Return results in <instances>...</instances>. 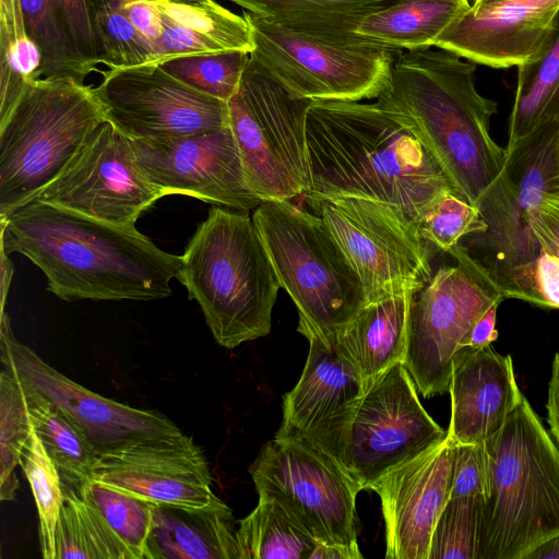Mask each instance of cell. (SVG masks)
<instances>
[{
    "mask_svg": "<svg viewBox=\"0 0 559 559\" xmlns=\"http://www.w3.org/2000/svg\"><path fill=\"white\" fill-rule=\"evenodd\" d=\"M448 437L455 443L484 444L503 428L523 393L512 358L492 349L462 347L452 362Z\"/></svg>",
    "mask_w": 559,
    "mask_h": 559,
    "instance_id": "cell-22",
    "label": "cell"
},
{
    "mask_svg": "<svg viewBox=\"0 0 559 559\" xmlns=\"http://www.w3.org/2000/svg\"><path fill=\"white\" fill-rule=\"evenodd\" d=\"M104 121L91 85L70 78L28 81L0 123V219L56 180Z\"/></svg>",
    "mask_w": 559,
    "mask_h": 559,
    "instance_id": "cell-6",
    "label": "cell"
},
{
    "mask_svg": "<svg viewBox=\"0 0 559 559\" xmlns=\"http://www.w3.org/2000/svg\"><path fill=\"white\" fill-rule=\"evenodd\" d=\"M448 253L457 264L440 267L414 294L411 308L404 365L425 397L449 391L455 354L480 317L504 299L463 246Z\"/></svg>",
    "mask_w": 559,
    "mask_h": 559,
    "instance_id": "cell-10",
    "label": "cell"
},
{
    "mask_svg": "<svg viewBox=\"0 0 559 559\" xmlns=\"http://www.w3.org/2000/svg\"><path fill=\"white\" fill-rule=\"evenodd\" d=\"M259 499H270L317 542L358 547L360 486L330 455L296 437L266 442L249 467Z\"/></svg>",
    "mask_w": 559,
    "mask_h": 559,
    "instance_id": "cell-11",
    "label": "cell"
},
{
    "mask_svg": "<svg viewBox=\"0 0 559 559\" xmlns=\"http://www.w3.org/2000/svg\"><path fill=\"white\" fill-rule=\"evenodd\" d=\"M546 409L550 433L559 445V352L552 360Z\"/></svg>",
    "mask_w": 559,
    "mask_h": 559,
    "instance_id": "cell-47",
    "label": "cell"
},
{
    "mask_svg": "<svg viewBox=\"0 0 559 559\" xmlns=\"http://www.w3.org/2000/svg\"><path fill=\"white\" fill-rule=\"evenodd\" d=\"M558 11L559 0L471 5L435 47L476 64L496 69L518 67L538 50Z\"/></svg>",
    "mask_w": 559,
    "mask_h": 559,
    "instance_id": "cell-21",
    "label": "cell"
},
{
    "mask_svg": "<svg viewBox=\"0 0 559 559\" xmlns=\"http://www.w3.org/2000/svg\"><path fill=\"white\" fill-rule=\"evenodd\" d=\"M239 559H310L317 540L273 500L259 499L236 532Z\"/></svg>",
    "mask_w": 559,
    "mask_h": 559,
    "instance_id": "cell-32",
    "label": "cell"
},
{
    "mask_svg": "<svg viewBox=\"0 0 559 559\" xmlns=\"http://www.w3.org/2000/svg\"><path fill=\"white\" fill-rule=\"evenodd\" d=\"M0 247L38 266L47 289L66 301L163 299L180 273V255L136 228L102 222L32 200L0 219Z\"/></svg>",
    "mask_w": 559,
    "mask_h": 559,
    "instance_id": "cell-3",
    "label": "cell"
},
{
    "mask_svg": "<svg viewBox=\"0 0 559 559\" xmlns=\"http://www.w3.org/2000/svg\"><path fill=\"white\" fill-rule=\"evenodd\" d=\"M417 229L425 241L449 252L467 235L487 231L488 225L476 206L447 190L429 205Z\"/></svg>",
    "mask_w": 559,
    "mask_h": 559,
    "instance_id": "cell-40",
    "label": "cell"
},
{
    "mask_svg": "<svg viewBox=\"0 0 559 559\" xmlns=\"http://www.w3.org/2000/svg\"><path fill=\"white\" fill-rule=\"evenodd\" d=\"M415 293L365 304L337 332L334 347L355 368L365 390L386 369L404 362Z\"/></svg>",
    "mask_w": 559,
    "mask_h": 559,
    "instance_id": "cell-26",
    "label": "cell"
},
{
    "mask_svg": "<svg viewBox=\"0 0 559 559\" xmlns=\"http://www.w3.org/2000/svg\"><path fill=\"white\" fill-rule=\"evenodd\" d=\"M555 119H559V11L538 50L518 66L508 144Z\"/></svg>",
    "mask_w": 559,
    "mask_h": 559,
    "instance_id": "cell-30",
    "label": "cell"
},
{
    "mask_svg": "<svg viewBox=\"0 0 559 559\" xmlns=\"http://www.w3.org/2000/svg\"><path fill=\"white\" fill-rule=\"evenodd\" d=\"M1 257V311L4 310L7 296L13 277L14 265L9 254L0 247Z\"/></svg>",
    "mask_w": 559,
    "mask_h": 559,
    "instance_id": "cell-49",
    "label": "cell"
},
{
    "mask_svg": "<svg viewBox=\"0 0 559 559\" xmlns=\"http://www.w3.org/2000/svg\"><path fill=\"white\" fill-rule=\"evenodd\" d=\"M306 142L305 200H374L418 228L429 205L455 190L417 130L376 102H312Z\"/></svg>",
    "mask_w": 559,
    "mask_h": 559,
    "instance_id": "cell-2",
    "label": "cell"
},
{
    "mask_svg": "<svg viewBox=\"0 0 559 559\" xmlns=\"http://www.w3.org/2000/svg\"><path fill=\"white\" fill-rule=\"evenodd\" d=\"M123 9L130 23L151 48L153 56L163 33L160 13L152 0H129Z\"/></svg>",
    "mask_w": 559,
    "mask_h": 559,
    "instance_id": "cell-43",
    "label": "cell"
},
{
    "mask_svg": "<svg viewBox=\"0 0 559 559\" xmlns=\"http://www.w3.org/2000/svg\"><path fill=\"white\" fill-rule=\"evenodd\" d=\"M27 36L41 62L37 79L70 78L84 83L102 64L85 0H21Z\"/></svg>",
    "mask_w": 559,
    "mask_h": 559,
    "instance_id": "cell-23",
    "label": "cell"
},
{
    "mask_svg": "<svg viewBox=\"0 0 559 559\" xmlns=\"http://www.w3.org/2000/svg\"><path fill=\"white\" fill-rule=\"evenodd\" d=\"M160 13L163 33L147 64L229 51L254 49L247 19L215 0H152Z\"/></svg>",
    "mask_w": 559,
    "mask_h": 559,
    "instance_id": "cell-24",
    "label": "cell"
},
{
    "mask_svg": "<svg viewBox=\"0 0 559 559\" xmlns=\"http://www.w3.org/2000/svg\"><path fill=\"white\" fill-rule=\"evenodd\" d=\"M506 1H509V0H474V2L472 3V7H474V8H485V7L498 4V3H501V2H506Z\"/></svg>",
    "mask_w": 559,
    "mask_h": 559,
    "instance_id": "cell-51",
    "label": "cell"
},
{
    "mask_svg": "<svg viewBox=\"0 0 559 559\" xmlns=\"http://www.w3.org/2000/svg\"><path fill=\"white\" fill-rule=\"evenodd\" d=\"M163 197L139 165L131 139L104 121L34 200L135 229L140 215Z\"/></svg>",
    "mask_w": 559,
    "mask_h": 559,
    "instance_id": "cell-14",
    "label": "cell"
},
{
    "mask_svg": "<svg viewBox=\"0 0 559 559\" xmlns=\"http://www.w3.org/2000/svg\"><path fill=\"white\" fill-rule=\"evenodd\" d=\"M250 53L229 51L179 57L159 64L192 88L228 102L239 90Z\"/></svg>",
    "mask_w": 559,
    "mask_h": 559,
    "instance_id": "cell-38",
    "label": "cell"
},
{
    "mask_svg": "<svg viewBox=\"0 0 559 559\" xmlns=\"http://www.w3.org/2000/svg\"><path fill=\"white\" fill-rule=\"evenodd\" d=\"M20 466L31 485L37 507L41 557L56 559V527L63 502L62 483L33 425Z\"/></svg>",
    "mask_w": 559,
    "mask_h": 559,
    "instance_id": "cell-36",
    "label": "cell"
},
{
    "mask_svg": "<svg viewBox=\"0 0 559 559\" xmlns=\"http://www.w3.org/2000/svg\"><path fill=\"white\" fill-rule=\"evenodd\" d=\"M453 464L454 442L447 435L368 487L381 500L385 558L428 559L435 526L451 496Z\"/></svg>",
    "mask_w": 559,
    "mask_h": 559,
    "instance_id": "cell-19",
    "label": "cell"
},
{
    "mask_svg": "<svg viewBox=\"0 0 559 559\" xmlns=\"http://www.w3.org/2000/svg\"><path fill=\"white\" fill-rule=\"evenodd\" d=\"M56 527V559H130L121 540L78 490L62 485Z\"/></svg>",
    "mask_w": 559,
    "mask_h": 559,
    "instance_id": "cell-33",
    "label": "cell"
},
{
    "mask_svg": "<svg viewBox=\"0 0 559 559\" xmlns=\"http://www.w3.org/2000/svg\"><path fill=\"white\" fill-rule=\"evenodd\" d=\"M471 5L468 0H402L364 17L354 34L367 46L428 49Z\"/></svg>",
    "mask_w": 559,
    "mask_h": 559,
    "instance_id": "cell-27",
    "label": "cell"
},
{
    "mask_svg": "<svg viewBox=\"0 0 559 559\" xmlns=\"http://www.w3.org/2000/svg\"><path fill=\"white\" fill-rule=\"evenodd\" d=\"M504 174L525 223L546 197L559 195V119L542 123L507 144Z\"/></svg>",
    "mask_w": 559,
    "mask_h": 559,
    "instance_id": "cell-29",
    "label": "cell"
},
{
    "mask_svg": "<svg viewBox=\"0 0 559 559\" xmlns=\"http://www.w3.org/2000/svg\"><path fill=\"white\" fill-rule=\"evenodd\" d=\"M539 307L559 309V258L543 248L536 261Z\"/></svg>",
    "mask_w": 559,
    "mask_h": 559,
    "instance_id": "cell-44",
    "label": "cell"
},
{
    "mask_svg": "<svg viewBox=\"0 0 559 559\" xmlns=\"http://www.w3.org/2000/svg\"><path fill=\"white\" fill-rule=\"evenodd\" d=\"M361 557L358 547L317 542L310 559H358Z\"/></svg>",
    "mask_w": 559,
    "mask_h": 559,
    "instance_id": "cell-48",
    "label": "cell"
},
{
    "mask_svg": "<svg viewBox=\"0 0 559 559\" xmlns=\"http://www.w3.org/2000/svg\"><path fill=\"white\" fill-rule=\"evenodd\" d=\"M276 25L340 45H364L354 31L376 11L402 0H228Z\"/></svg>",
    "mask_w": 559,
    "mask_h": 559,
    "instance_id": "cell-28",
    "label": "cell"
},
{
    "mask_svg": "<svg viewBox=\"0 0 559 559\" xmlns=\"http://www.w3.org/2000/svg\"><path fill=\"white\" fill-rule=\"evenodd\" d=\"M94 87L106 120L131 140H164L229 123L228 104L176 79L160 66L108 69Z\"/></svg>",
    "mask_w": 559,
    "mask_h": 559,
    "instance_id": "cell-15",
    "label": "cell"
},
{
    "mask_svg": "<svg viewBox=\"0 0 559 559\" xmlns=\"http://www.w3.org/2000/svg\"><path fill=\"white\" fill-rule=\"evenodd\" d=\"M312 102L292 94L250 57L227 102L228 119L248 182L262 201H292L307 191L306 120Z\"/></svg>",
    "mask_w": 559,
    "mask_h": 559,
    "instance_id": "cell-8",
    "label": "cell"
},
{
    "mask_svg": "<svg viewBox=\"0 0 559 559\" xmlns=\"http://www.w3.org/2000/svg\"><path fill=\"white\" fill-rule=\"evenodd\" d=\"M525 221L540 247L559 258V195L546 197Z\"/></svg>",
    "mask_w": 559,
    "mask_h": 559,
    "instance_id": "cell-42",
    "label": "cell"
},
{
    "mask_svg": "<svg viewBox=\"0 0 559 559\" xmlns=\"http://www.w3.org/2000/svg\"><path fill=\"white\" fill-rule=\"evenodd\" d=\"M139 165L165 195L185 194L236 211L257 209L229 123L164 140H131Z\"/></svg>",
    "mask_w": 559,
    "mask_h": 559,
    "instance_id": "cell-17",
    "label": "cell"
},
{
    "mask_svg": "<svg viewBox=\"0 0 559 559\" xmlns=\"http://www.w3.org/2000/svg\"><path fill=\"white\" fill-rule=\"evenodd\" d=\"M489 463L484 444L455 443L450 498L486 497Z\"/></svg>",
    "mask_w": 559,
    "mask_h": 559,
    "instance_id": "cell-41",
    "label": "cell"
},
{
    "mask_svg": "<svg viewBox=\"0 0 559 559\" xmlns=\"http://www.w3.org/2000/svg\"><path fill=\"white\" fill-rule=\"evenodd\" d=\"M0 361L58 404L83 430L97 455L142 440L183 431L157 411L107 399L74 382L17 341L1 311Z\"/></svg>",
    "mask_w": 559,
    "mask_h": 559,
    "instance_id": "cell-16",
    "label": "cell"
},
{
    "mask_svg": "<svg viewBox=\"0 0 559 559\" xmlns=\"http://www.w3.org/2000/svg\"><path fill=\"white\" fill-rule=\"evenodd\" d=\"M129 0H85L96 34L102 64L107 69L145 66L152 50L128 20Z\"/></svg>",
    "mask_w": 559,
    "mask_h": 559,
    "instance_id": "cell-37",
    "label": "cell"
},
{
    "mask_svg": "<svg viewBox=\"0 0 559 559\" xmlns=\"http://www.w3.org/2000/svg\"><path fill=\"white\" fill-rule=\"evenodd\" d=\"M306 202L356 272L366 304L415 293L431 280L428 242L392 206L364 198Z\"/></svg>",
    "mask_w": 559,
    "mask_h": 559,
    "instance_id": "cell-12",
    "label": "cell"
},
{
    "mask_svg": "<svg viewBox=\"0 0 559 559\" xmlns=\"http://www.w3.org/2000/svg\"><path fill=\"white\" fill-rule=\"evenodd\" d=\"M26 36L21 0H0V51Z\"/></svg>",
    "mask_w": 559,
    "mask_h": 559,
    "instance_id": "cell-45",
    "label": "cell"
},
{
    "mask_svg": "<svg viewBox=\"0 0 559 559\" xmlns=\"http://www.w3.org/2000/svg\"><path fill=\"white\" fill-rule=\"evenodd\" d=\"M236 532L221 498L201 508L153 504L144 559H239Z\"/></svg>",
    "mask_w": 559,
    "mask_h": 559,
    "instance_id": "cell-25",
    "label": "cell"
},
{
    "mask_svg": "<svg viewBox=\"0 0 559 559\" xmlns=\"http://www.w3.org/2000/svg\"><path fill=\"white\" fill-rule=\"evenodd\" d=\"M91 479L153 504L201 508L218 499L205 453L183 432L98 454Z\"/></svg>",
    "mask_w": 559,
    "mask_h": 559,
    "instance_id": "cell-18",
    "label": "cell"
},
{
    "mask_svg": "<svg viewBox=\"0 0 559 559\" xmlns=\"http://www.w3.org/2000/svg\"><path fill=\"white\" fill-rule=\"evenodd\" d=\"M254 45L250 57L292 94L310 100L360 102L389 86L397 49L340 45L242 14Z\"/></svg>",
    "mask_w": 559,
    "mask_h": 559,
    "instance_id": "cell-9",
    "label": "cell"
},
{
    "mask_svg": "<svg viewBox=\"0 0 559 559\" xmlns=\"http://www.w3.org/2000/svg\"><path fill=\"white\" fill-rule=\"evenodd\" d=\"M484 497L450 498L435 526L428 559H478Z\"/></svg>",
    "mask_w": 559,
    "mask_h": 559,
    "instance_id": "cell-39",
    "label": "cell"
},
{
    "mask_svg": "<svg viewBox=\"0 0 559 559\" xmlns=\"http://www.w3.org/2000/svg\"><path fill=\"white\" fill-rule=\"evenodd\" d=\"M436 47L401 50L376 103L409 122L456 192L476 206L489 238L510 237L523 222L506 174V148L490 136L498 104L478 93L476 63Z\"/></svg>",
    "mask_w": 559,
    "mask_h": 559,
    "instance_id": "cell-1",
    "label": "cell"
},
{
    "mask_svg": "<svg viewBox=\"0 0 559 559\" xmlns=\"http://www.w3.org/2000/svg\"><path fill=\"white\" fill-rule=\"evenodd\" d=\"M308 341L304 371L283 397V421L275 436L302 439L336 461L341 437L365 388L334 346L314 336Z\"/></svg>",
    "mask_w": 559,
    "mask_h": 559,
    "instance_id": "cell-20",
    "label": "cell"
},
{
    "mask_svg": "<svg viewBox=\"0 0 559 559\" xmlns=\"http://www.w3.org/2000/svg\"><path fill=\"white\" fill-rule=\"evenodd\" d=\"M484 445L489 486L478 559H525L559 535V445L525 396Z\"/></svg>",
    "mask_w": 559,
    "mask_h": 559,
    "instance_id": "cell-5",
    "label": "cell"
},
{
    "mask_svg": "<svg viewBox=\"0 0 559 559\" xmlns=\"http://www.w3.org/2000/svg\"><path fill=\"white\" fill-rule=\"evenodd\" d=\"M20 379L32 425L55 463L62 485L79 491L91 479L96 450L80 426L58 404L22 377Z\"/></svg>",
    "mask_w": 559,
    "mask_h": 559,
    "instance_id": "cell-31",
    "label": "cell"
},
{
    "mask_svg": "<svg viewBox=\"0 0 559 559\" xmlns=\"http://www.w3.org/2000/svg\"><path fill=\"white\" fill-rule=\"evenodd\" d=\"M79 492L99 512L128 550L130 559H144L153 503L95 479H88Z\"/></svg>",
    "mask_w": 559,
    "mask_h": 559,
    "instance_id": "cell-35",
    "label": "cell"
},
{
    "mask_svg": "<svg viewBox=\"0 0 559 559\" xmlns=\"http://www.w3.org/2000/svg\"><path fill=\"white\" fill-rule=\"evenodd\" d=\"M180 262L178 280L221 346L233 349L270 333L281 286L247 212L212 206Z\"/></svg>",
    "mask_w": 559,
    "mask_h": 559,
    "instance_id": "cell-4",
    "label": "cell"
},
{
    "mask_svg": "<svg viewBox=\"0 0 559 559\" xmlns=\"http://www.w3.org/2000/svg\"><path fill=\"white\" fill-rule=\"evenodd\" d=\"M416 390L404 362H397L376 378L355 405L336 461L361 490L447 438Z\"/></svg>",
    "mask_w": 559,
    "mask_h": 559,
    "instance_id": "cell-13",
    "label": "cell"
},
{
    "mask_svg": "<svg viewBox=\"0 0 559 559\" xmlns=\"http://www.w3.org/2000/svg\"><path fill=\"white\" fill-rule=\"evenodd\" d=\"M187 1H194V0H187Z\"/></svg>",
    "mask_w": 559,
    "mask_h": 559,
    "instance_id": "cell-52",
    "label": "cell"
},
{
    "mask_svg": "<svg viewBox=\"0 0 559 559\" xmlns=\"http://www.w3.org/2000/svg\"><path fill=\"white\" fill-rule=\"evenodd\" d=\"M525 559H559V535L536 546Z\"/></svg>",
    "mask_w": 559,
    "mask_h": 559,
    "instance_id": "cell-50",
    "label": "cell"
},
{
    "mask_svg": "<svg viewBox=\"0 0 559 559\" xmlns=\"http://www.w3.org/2000/svg\"><path fill=\"white\" fill-rule=\"evenodd\" d=\"M32 423L16 372L3 367L0 372V499L14 500L19 489L15 468L31 437Z\"/></svg>",
    "mask_w": 559,
    "mask_h": 559,
    "instance_id": "cell-34",
    "label": "cell"
},
{
    "mask_svg": "<svg viewBox=\"0 0 559 559\" xmlns=\"http://www.w3.org/2000/svg\"><path fill=\"white\" fill-rule=\"evenodd\" d=\"M253 222L281 288L298 311V332L334 346L337 332L365 306L362 285L323 219L289 200H265Z\"/></svg>",
    "mask_w": 559,
    "mask_h": 559,
    "instance_id": "cell-7",
    "label": "cell"
},
{
    "mask_svg": "<svg viewBox=\"0 0 559 559\" xmlns=\"http://www.w3.org/2000/svg\"><path fill=\"white\" fill-rule=\"evenodd\" d=\"M500 302L493 304L475 323L462 347L483 348L490 346L498 337L496 330L497 311ZM461 347V348H462Z\"/></svg>",
    "mask_w": 559,
    "mask_h": 559,
    "instance_id": "cell-46",
    "label": "cell"
}]
</instances>
